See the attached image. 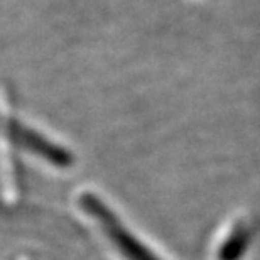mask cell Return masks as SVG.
I'll use <instances>...</instances> for the list:
<instances>
[{"label":"cell","mask_w":260,"mask_h":260,"mask_svg":"<svg viewBox=\"0 0 260 260\" xmlns=\"http://www.w3.org/2000/svg\"><path fill=\"white\" fill-rule=\"evenodd\" d=\"M81 208L90 215L93 220L100 225L103 233L108 237L112 245L122 253L125 260H159L149 250L144 243H140L132 233H130L122 221L113 215L112 210L103 203L100 198L93 193H83L80 196Z\"/></svg>","instance_id":"cell-1"},{"label":"cell","mask_w":260,"mask_h":260,"mask_svg":"<svg viewBox=\"0 0 260 260\" xmlns=\"http://www.w3.org/2000/svg\"><path fill=\"white\" fill-rule=\"evenodd\" d=\"M247 240H248V232L242 226L237 228L221 245L218 257H220V260H237L243 253V250H245Z\"/></svg>","instance_id":"cell-2"}]
</instances>
